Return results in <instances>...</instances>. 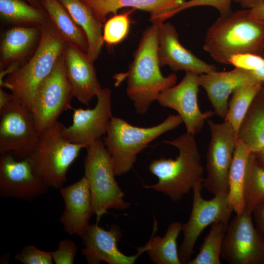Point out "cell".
<instances>
[{
    "mask_svg": "<svg viewBox=\"0 0 264 264\" xmlns=\"http://www.w3.org/2000/svg\"><path fill=\"white\" fill-rule=\"evenodd\" d=\"M41 2L53 25L66 42L87 53L88 42L84 31L62 3L59 0H41Z\"/></svg>",
    "mask_w": 264,
    "mask_h": 264,
    "instance_id": "cell-25",
    "label": "cell"
},
{
    "mask_svg": "<svg viewBox=\"0 0 264 264\" xmlns=\"http://www.w3.org/2000/svg\"><path fill=\"white\" fill-rule=\"evenodd\" d=\"M243 9H251L264 3V0H233Z\"/></svg>",
    "mask_w": 264,
    "mask_h": 264,
    "instance_id": "cell-38",
    "label": "cell"
},
{
    "mask_svg": "<svg viewBox=\"0 0 264 264\" xmlns=\"http://www.w3.org/2000/svg\"><path fill=\"white\" fill-rule=\"evenodd\" d=\"M158 25L152 23L145 30L128 71L126 93L137 113H146L162 91L176 83V73L164 76L160 71L158 50Z\"/></svg>",
    "mask_w": 264,
    "mask_h": 264,
    "instance_id": "cell-1",
    "label": "cell"
},
{
    "mask_svg": "<svg viewBox=\"0 0 264 264\" xmlns=\"http://www.w3.org/2000/svg\"><path fill=\"white\" fill-rule=\"evenodd\" d=\"M154 226L151 237L146 244V251L151 260L155 264H181L177 249V239L181 231L182 223L174 222L168 226L163 237L154 236L157 222L154 219Z\"/></svg>",
    "mask_w": 264,
    "mask_h": 264,
    "instance_id": "cell-27",
    "label": "cell"
},
{
    "mask_svg": "<svg viewBox=\"0 0 264 264\" xmlns=\"http://www.w3.org/2000/svg\"><path fill=\"white\" fill-rule=\"evenodd\" d=\"M252 215L256 228L264 238V203L257 206Z\"/></svg>",
    "mask_w": 264,
    "mask_h": 264,
    "instance_id": "cell-37",
    "label": "cell"
},
{
    "mask_svg": "<svg viewBox=\"0 0 264 264\" xmlns=\"http://www.w3.org/2000/svg\"><path fill=\"white\" fill-rule=\"evenodd\" d=\"M49 187L35 173L30 157L18 160L10 153L0 157V196L33 201Z\"/></svg>",
    "mask_w": 264,
    "mask_h": 264,
    "instance_id": "cell-13",
    "label": "cell"
},
{
    "mask_svg": "<svg viewBox=\"0 0 264 264\" xmlns=\"http://www.w3.org/2000/svg\"><path fill=\"white\" fill-rule=\"evenodd\" d=\"M0 17L6 23L22 26H41L49 18L45 9L25 0H0Z\"/></svg>",
    "mask_w": 264,
    "mask_h": 264,
    "instance_id": "cell-28",
    "label": "cell"
},
{
    "mask_svg": "<svg viewBox=\"0 0 264 264\" xmlns=\"http://www.w3.org/2000/svg\"><path fill=\"white\" fill-rule=\"evenodd\" d=\"M251 152L248 147L238 139L228 176V198L236 214L245 209L243 190L247 163Z\"/></svg>",
    "mask_w": 264,
    "mask_h": 264,
    "instance_id": "cell-26",
    "label": "cell"
},
{
    "mask_svg": "<svg viewBox=\"0 0 264 264\" xmlns=\"http://www.w3.org/2000/svg\"><path fill=\"white\" fill-rule=\"evenodd\" d=\"M251 72L257 82L264 83V64L255 70H251Z\"/></svg>",
    "mask_w": 264,
    "mask_h": 264,
    "instance_id": "cell-41",
    "label": "cell"
},
{
    "mask_svg": "<svg viewBox=\"0 0 264 264\" xmlns=\"http://www.w3.org/2000/svg\"><path fill=\"white\" fill-rule=\"evenodd\" d=\"M13 99L12 94L7 93L3 89L0 88V109L9 104Z\"/></svg>",
    "mask_w": 264,
    "mask_h": 264,
    "instance_id": "cell-40",
    "label": "cell"
},
{
    "mask_svg": "<svg viewBox=\"0 0 264 264\" xmlns=\"http://www.w3.org/2000/svg\"><path fill=\"white\" fill-rule=\"evenodd\" d=\"M40 26H13L2 35L0 44V69L20 67L32 56L40 43Z\"/></svg>",
    "mask_w": 264,
    "mask_h": 264,
    "instance_id": "cell-21",
    "label": "cell"
},
{
    "mask_svg": "<svg viewBox=\"0 0 264 264\" xmlns=\"http://www.w3.org/2000/svg\"><path fill=\"white\" fill-rule=\"evenodd\" d=\"M96 97L97 103L93 109H73L72 123L68 127L64 126L62 132L67 141L87 147L106 134L112 117L111 90L102 88Z\"/></svg>",
    "mask_w": 264,
    "mask_h": 264,
    "instance_id": "cell-15",
    "label": "cell"
},
{
    "mask_svg": "<svg viewBox=\"0 0 264 264\" xmlns=\"http://www.w3.org/2000/svg\"><path fill=\"white\" fill-rule=\"evenodd\" d=\"M233 0H188L173 11L169 16V19L179 12L192 7L207 6L215 8L220 16H226L233 12L232 2Z\"/></svg>",
    "mask_w": 264,
    "mask_h": 264,
    "instance_id": "cell-34",
    "label": "cell"
},
{
    "mask_svg": "<svg viewBox=\"0 0 264 264\" xmlns=\"http://www.w3.org/2000/svg\"><path fill=\"white\" fill-rule=\"evenodd\" d=\"M59 0L84 31L88 42L87 54L89 60L94 62L99 57L105 43L102 33L103 23L82 0Z\"/></svg>",
    "mask_w": 264,
    "mask_h": 264,
    "instance_id": "cell-23",
    "label": "cell"
},
{
    "mask_svg": "<svg viewBox=\"0 0 264 264\" xmlns=\"http://www.w3.org/2000/svg\"><path fill=\"white\" fill-rule=\"evenodd\" d=\"M135 10L132 9L114 15L105 22L103 40L108 45L112 46L122 42L128 36L130 27V15Z\"/></svg>",
    "mask_w": 264,
    "mask_h": 264,
    "instance_id": "cell-32",
    "label": "cell"
},
{
    "mask_svg": "<svg viewBox=\"0 0 264 264\" xmlns=\"http://www.w3.org/2000/svg\"><path fill=\"white\" fill-rule=\"evenodd\" d=\"M228 222L213 223L208 234L204 238L196 257L187 264H220V253L222 241Z\"/></svg>",
    "mask_w": 264,
    "mask_h": 264,
    "instance_id": "cell-31",
    "label": "cell"
},
{
    "mask_svg": "<svg viewBox=\"0 0 264 264\" xmlns=\"http://www.w3.org/2000/svg\"><path fill=\"white\" fill-rule=\"evenodd\" d=\"M66 73L74 97L86 106L102 88L93 62L87 53L76 45L66 43L63 52Z\"/></svg>",
    "mask_w": 264,
    "mask_h": 264,
    "instance_id": "cell-18",
    "label": "cell"
},
{
    "mask_svg": "<svg viewBox=\"0 0 264 264\" xmlns=\"http://www.w3.org/2000/svg\"><path fill=\"white\" fill-rule=\"evenodd\" d=\"M200 87L204 88L218 117L224 119L228 109V98L238 87L257 83L251 70L237 67L228 71H213L198 75Z\"/></svg>",
    "mask_w": 264,
    "mask_h": 264,
    "instance_id": "cell-20",
    "label": "cell"
},
{
    "mask_svg": "<svg viewBox=\"0 0 264 264\" xmlns=\"http://www.w3.org/2000/svg\"><path fill=\"white\" fill-rule=\"evenodd\" d=\"M157 55L160 67L174 71L183 70L197 74L217 71V67L198 58L180 43L175 27L169 22L158 25Z\"/></svg>",
    "mask_w": 264,
    "mask_h": 264,
    "instance_id": "cell-17",
    "label": "cell"
},
{
    "mask_svg": "<svg viewBox=\"0 0 264 264\" xmlns=\"http://www.w3.org/2000/svg\"><path fill=\"white\" fill-rule=\"evenodd\" d=\"M88 5L102 22L110 13L117 14L119 9L131 7L147 12L152 23L159 24L168 19L169 15L188 0H82Z\"/></svg>",
    "mask_w": 264,
    "mask_h": 264,
    "instance_id": "cell-22",
    "label": "cell"
},
{
    "mask_svg": "<svg viewBox=\"0 0 264 264\" xmlns=\"http://www.w3.org/2000/svg\"><path fill=\"white\" fill-rule=\"evenodd\" d=\"M264 83L246 84L237 87L228 102V109L224 120L228 122L237 133L253 99Z\"/></svg>",
    "mask_w": 264,
    "mask_h": 264,
    "instance_id": "cell-30",
    "label": "cell"
},
{
    "mask_svg": "<svg viewBox=\"0 0 264 264\" xmlns=\"http://www.w3.org/2000/svg\"><path fill=\"white\" fill-rule=\"evenodd\" d=\"M73 97L63 54L53 70L40 85L32 102L31 111L40 134L55 124L64 111L72 108L70 103Z\"/></svg>",
    "mask_w": 264,
    "mask_h": 264,
    "instance_id": "cell-8",
    "label": "cell"
},
{
    "mask_svg": "<svg viewBox=\"0 0 264 264\" xmlns=\"http://www.w3.org/2000/svg\"><path fill=\"white\" fill-rule=\"evenodd\" d=\"M245 208L252 213L264 203V167L251 153L247 163L243 190Z\"/></svg>",
    "mask_w": 264,
    "mask_h": 264,
    "instance_id": "cell-29",
    "label": "cell"
},
{
    "mask_svg": "<svg viewBox=\"0 0 264 264\" xmlns=\"http://www.w3.org/2000/svg\"><path fill=\"white\" fill-rule=\"evenodd\" d=\"M31 5L40 9H44L41 4V0H25Z\"/></svg>",
    "mask_w": 264,
    "mask_h": 264,
    "instance_id": "cell-43",
    "label": "cell"
},
{
    "mask_svg": "<svg viewBox=\"0 0 264 264\" xmlns=\"http://www.w3.org/2000/svg\"><path fill=\"white\" fill-rule=\"evenodd\" d=\"M220 257L230 264H264V238L246 208L228 223Z\"/></svg>",
    "mask_w": 264,
    "mask_h": 264,
    "instance_id": "cell-12",
    "label": "cell"
},
{
    "mask_svg": "<svg viewBox=\"0 0 264 264\" xmlns=\"http://www.w3.org/2000/svg\"><path fill=\"white\" fill-rule=\"evenodd\" d=\"M15 260L23 264H52L54 262L51 252L40 250L32 244L24 246L15 256Z\"/></svg>",
    "mask_w": 264,
    "mask_h": 264,
    "instance_id": "cell-33",
    "label": "cell"
},
{
    "mask_svg": "<svg viewBox=\"0 0 264 264\" xmlns=\"http://www.w3.org/2000/svg\"><path fill=\"white\" fill-rule=\"evenodd\" d=\"M263 149V150H264V149Z\"/></svg>",
    "mask_w": 264,
    "mask_h": 264,
    "instance_id": "cell-44",
    "label": "cell"
},
{
    "mask_svg": "<svg viewBox=\"0 0 264 264\" xmlns=\"http://www.w3.org/2000/svg\"><path fill=\"white\" fill-rule=\"evenodd\" d=\"M120 227L112 224L105 230L98 223L89 224L81 237L85 246L82 253L88 264H99L105 262L109 264H133L137 258L146 251L145 245L138 248V252L132 256L123 254L118 249L117 243L122 237Z\"/></svg>",
    "mask_w": 264,
    "mask_h": 264,
    "instance_id": "cell-16",
    "label": "cell"
},
{
    "mask_svg": "<svg viewBox=\"0 0 264 264\" xmlns=\"http://www.w3.org/2000/svg\"><path fill=\"white\" fill-rule=\"evenodd\" d=\"M182 123V118L177 114L169 115L157 125L142 128L134 126L123 119L112 116L103 141L110 155L115 176L129 172L138 154L151 142Z\"/></svg>",
    "mask_w": 264,
    "mask_h": 264,
    "instance_id": "cell-5",
    "label": "cell"
},
{
    "mask_svg": "<svg viewBox=\"0 0 264 264\" xmlns=\"http://www.w3.org/2000/svg\"><path fill=\"white\" fill-rule=\"evenodd\" d=\"M40 27V43L32 56L0 84V88L9 89L13 98L30 110L38 87L55 67L66 44L49 18Z\"/></svg>",
    "mask_w": 264,
    "mask_h": 264,
    "instance_id": "cell-4",
    "label": "cell"
},
{
    "mask_svg": "<svg viewBox=\"0 0 264 264\" xmlns=\"http://www.w3.org/2000/svg\"><path fill=\"white\" fill-rule=\"evenodd\" d=\"M211 137L206 153L203 187L214 196L228 195L230 168L238 139L237 133L227 121L216 123L207 119Z\"/></svg>",
    "mask_w": 264,
    "mask_h": 264,
    "instance_id": "cell-9",
    "label": "cell"
},
{
    "mask_svg": "<svg viewBox=\"0 0 264 264\" xmlns=\"http://www.w3.org/2000/svg\"><path fill=\"white\" fill-rule=\"evenodd\" d=\"M31 110L13 100L0 109V153H10L18 160L30 157L39 140Z\"/></svg>",
    "mask_w": 264,
    "mask_h": 264,
    "instance_id": "cell-11",
    "label": "cell"
},
{
    "mask_svg": "<svg viewBox=\"0 0 264 264\" xmlns=\"http://www.w3.org/2000/svg\"><path fill=\"white\" fill-rule=\"evenodd\" d=\"M84 176L91 192L94 214L98 223L110 209L124 210L130 203L124 199V193L115 178L110 155L102 139L86 148Z\"/></svg>",
    "mask_w": 264,
    "mask_h": 264,
    "instance_id": "cell-6",
    "label": "cell"
},
{
    "mask_svg": "<svg viewBox=\"0 0 264 264\" xmlns=\"http://www.w3.org/2000/svg\"><path fill=\"white\" fill-rule=\"evenodd\" d=\"M254 154L259 162L264 167V150L262 149L259 152Z\"/></svg>",
    "mask_w": 264,
    "mask_h": 264,
    "instance_id": "cell-42",
    "label": "cell"
},
{
    "mask_svg": "<svg viewBox=\"0 0 264 264\" xmlns=\"http://www.w3.org/2000/svg\"><path fill=\"white\" fill-rule=\"evenodd\" d=\"M203 48L216 62L224 65L239 53L264 57V22L252 17L249 9L220 16L207 30Z\"/></svg>",
    "mask_w": 264,
    "mask_h": 264,
    "instance_id": "cell-2",
    "label": "cell"
},
{
    "mask_svg": "<svg viewBox=\"0 0 264 264\" xmlns=\"http://www.w3.org/2000/svg\"><path fill=\"white\" fill-rule=\"evenodd\" d=\"M237 135L251 153L264 148V83L249 106Z\"/></svg>",
    "mask_w": 264,
    "mask_h": 264,
    "instance_id": "cell-24",
    "label": "cell"
},
{
    "mask_svg": "<svg viewBox=\"0 0 264 264\" xmlns=\"http://www.w3.org/2000/svg\"><path fill=\"white\" fill-rule=\"evenodd\" d=\"M163 142L176 147L178 154L175 159L161 157L152 160L148 168L158 181L143 186L161 193L173 201H178L197 183L204 180L201 155L195 135L188 132Z\"/></svg>",
    "mask_w": 264,
    "mask_h": 264,
    "instance_id": "cell-3",
    "label": "cell"
},
{
    "mask_svg": "<svg viewBox=\"0 0 264 264\" xmlns=\"http://www.w3.org/2000/svg\"><path fill=\"white\" fill-rule=\"evenodd\" d=\"M198 74L186 72L180 82L160 93L156 101L162 106L176 110L182 119L186 132L194 135L202 129L214 111L202 112L198 102Z\"/></svg>",
    "mask_w": 264,
    "mask_h": 264,
    "instance_id": "cell-14",
    "label": "cell"
},
{
    "mask_svg": "<svg viewBox=\"0 0 264 264\" xmlns=\"http://www.w3.org/2000/svg\"><path fill=\"white\" fill-rule=\"evenodd\" d=\"M249 10L252 17L264 22V3L256 7L249 9Z\"/></svg>",
    "mask_w": 264,
    "mask_h": 264,
    "instance_id": "cell-39",
    "label": "cell"
},
{
    "mask_svg": "<svg viewBox=\"0 0 264 264\" xmlns=\"http://www.w3.org/2000/svg\"><path fill=\"white\" fill-rule=\"evenodd\" d=\"M228 63L235 67L254 70L264 64V57L249 53H239L231 56Z\"/></svg>",
    "mask_w": 264,
    "mask_h": 264,
    "instance_id": "cell-36",
    "label": "cell"
},
{
    "mask_svg": "<svg viewBox=\"0 0 264 264\" xmlns=\"http://www.w3.org/2000/svg\"><path fill=\"white\" fill-rule=\"evenodd\" d=\"M65 208L60 219L65 231L82 237L89 225L94 214L91 195L86 178L59 189Z\"/></svg>",
    "mask_w": 264,
    "mask_h": 264,
    "instance_id": "cell-19",
    "label": "cell"
},
{
    "mask_svg": "<svg viewBox=\"0 0 264 264\" xmlns=\"http://www.w3.org/2000/svg\"><path fill=\"white\" fill-rule=\"evenodd\" d=\"M203 182L197 183L193 188V199L188 220L182 224L183 241L178 252L182 264L191 260L196 242L204 229L216 222H228L233 210L229 202L228 195H215L210 199L201 195Z\"/></svg>",
    "mask_w": 264,
    "mask_h": 264,
    "instance_id": "cell-10",
    "label": "cell"
},
{
    "mask_svg": "<svg viewBox=\"0 0 264 264\" xmlns=\"http://www.w3.org/2000/svg\"><path fill=\"white\" fill-rule=\"evenodd\" d=\"M77 251L76 244L69 239H65L59 243L58 248L51 253L55 264H73Z\"/></svg>",
    "mask_w": 264,
    "mask_h": 264,
    "instance_id": "cell-35",
    "label": "cell"
},
{
    "mask_svg": "<svg viewBox=\"0 0 264 264\" xmlns=\"http://www.w3.org/2000/svg\"><path fill=\"white\" fill-rule=\"evenodd\" d=\"M64 126L57 121L41 133L30 157L35 173L49 188L63 187L69 167L87 148L66 139L62 132Z\"/></svg>",
    "mask_w": 264,
    "mask_h": 264,
    "instance_id": "cell-7",
    "label": "cell"
}]
</instances>
